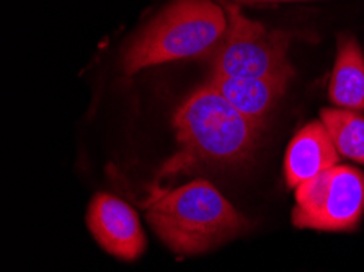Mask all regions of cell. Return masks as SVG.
I'll return each mask as SVG.
<instances>
[{"label":"cell","instance_id":"6da1fadb","mask_svg":"<svg viewBox=\"0 0 364 272\" xmlns=\"http://www.w3.org/2000/svg\"><path fill=\"white\" fill-rule=\"evenodd\" d=\"M173 129L178 152L162 165L157 180L252 163L263 131L208 83L191 93L175 111Z\"/></svg>","mask_w":364,"mask_h":272},{"label":"cell","instance_id":"7a4b0ae2","mask_svg":"<svg viewBox=\"0 0 364 272\" xmlns=\"http://www.w3.org/2000/svg\"><path fill=\"white\" fill-rule=\"evenodd\" d=\"M146 217L178 256L201 254L248 229V222L211 183L195 180L172 191L151 190Z\"/></svg>","mask_w":364,"mask_h":272},{"label":"cell","instance_id":"3957f363","mask_svg":"<svg viewBox=\"0 0 364 272\" xmlns=\"http://www.w3.org/2000/svg\"><path fill=\"white\" fill-rule=\"evenodd\" d=\"M228 31V15L214 0H173L142 28L123 55L124 74L173 60L211 55Z\"/></svg>","mask_w":364,"mask_h":272},{"label":"cell","instance_id":"277c9868","mask_svg":"<svg viewBox=\"0 0 364 272\" xmlns=\"http://www.w3.org/2000/svg\"><path fill=\"white\" fill-rule=\"evenodd\" d=\"M220 5L228 15V31L209 55L213 75L291 82L294 67L289 62V48L294 35L250 20L229 0H220Z\"/></svg>","mask_w":364,"mask_h":272},{"label":"cell","instance_id":"5b68a950","mask_svg":"<svg viewBox=\"0 0 364 272\" xmlns=\"http://www.w3.org/2000/svg\"><path fill=\"white\" fill-rule=\"evenodd\" d=\"M292 225L318 232H351L364 212V173L336 165L296 187Z\"/></svg>","mask_w":364,"mask_h":272},{"label":"cell","instance_id":"8992f818","mask_svg":"<svg viewBox=\"0 0 364 272\" xmlns=\"http://www.w3.org/2000/svg\"><path fill=\"white\" fill-rule=\"evenodd\" d=\"M87 227L112 256L134 261L146 251L147 238L136 210L121 199L98 192L87 210Z\"/></svg>","mask_w":364,"mask_h":272},{"label":"cell","instance_id":"52a82bcc","mask_svg":"<svg viewBox=\"0 0 364 272\" xmlns=\"http://www.w3.org/2000/svg\"><path fill=\"white\" fill-rule=\"evenodd\" d=\"M341 155L322 121L307 123L292 138L284 157L286 185L296 190L340 163Z\"/></svg>","mask_w":364,"mask_h":272},{"label":"cell","instance_id":"ba28073f","mask_svg":"<svg viewBox=\"0 0 364 272\" xmlns=\"http://www.w3.org/2000/svg\"><path fill=\"white\" fill-rule=\"evenodd\" d=\"M208 85L224 97L232 107L253 123L267 126L268 116L277 109L289 82L255 77L211 75Z\"/></svg>","mask_w":364,"mask_h":272},{"label":"cell","instance_id":"9c48e42d","mask_svg":"<svg viewBox=\"0 0 364 272\" xmlns=\"http://www.w3.org/2000/svg\"><path fill=\"white\" fill-rule=\"evenodd\" d=\"M328 95L336 108L364 113V58L355 38L340 36Z\"/></svg>","mask_w":364,"mask_h":272},{"label":"cell","instance_id":"30bf717a","mask_svg":"<svg viewBox=\"0 0 364 272\" xmlns=\"http://www.w3.org/2000/svg\"><path fill=\"white\" fill-rule=\"evenodd\" d=\"M321 121L341 157L364 165V116L351 109L328 108L321 111Z\"/></svg>","mask_w":364,"mask_h":272},{"label":"cell","instance_id":"8fae6325","mask_svg":"<svg viewBox=\"0 0 364 272\" xmlns=\"http://www.w3.org/2000/svg\"><path fill=\"white\" fill-rule=\"evenodd\" d=\"M234 4H264V2H297V0H229Z\"/></svg>","mask_w":364,"mask_h":272}]
</instances>
